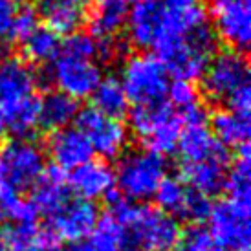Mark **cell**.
Instances as JSON below:
<instances>
[{"label":"cell","instance_id":"obj_1","mask_svg":"<svg viewBox=\"0 0 251 251\" xmlns=\"http://www.w3.org/2000/svg\"><path fill=\"white\" fill-rule=\"evenodd\" d=\"M106 213L118 224L121 251H173L180 242V222L151 205H136L118 191L105 196Z\"/></svg>","mask_w":251,"mask_h":251},{"label":"cell","instance_id":"obj_2","mask_svg":"<svg viewBox=\"0 0 251 251\" xmlns=\"http://www.w3.org/2000/svg\"><path fill=\"white\" fill-rule=\"evenodd\" d=\"M156 59L160 61L169 75L176 81H193L200 79L209 61L215 55L216 35L209 24L193 29L183 35L163 33L154 42Z\"/></svg>","mask_w":251,"mask_h":251},{"label":"cell","instance_id":"obj_3","mask_svg":"<svg viewBox=\"0 0 251 251\" xmlns=\"http://www.w3.org/2000/svg\"><path fill=\"white\" fill-rule=\"evenodd\" d=\"M167 163L163 156L149 151H130L119 156L114 176L118 193L130 202H145L152 198L160 181L165 178Z\"/></svg>","mask_w":251,"mask_h":251},{"label":"cell","instance_id":"obj_4","mask_svg":"<svg viewBox=\"0 0 251 251\" xmlns=\"http://www.w3.org/2000/svg\"><path fill=\"white\" fill-rule=\"evenodd\" d=\"M130 128L143 145V151L158 156L176 152L181 121L167 101L158 105L134 106L130 112Z\"/></svg>","mask_w":251,"mask_h":251},{"label":"cell","instance_id":"obj_5","mask_svg":"<svg viewBox=\"0 0 251 251\" xmlns=\"http://www.w3.org/2000/svg\"><path fill=\"white\" fill-rule=\"evenodd\" d=\"M119 81L128 103H134V106H149L167 99L171 75L154 55L134 53L126 57Z\"/></svg>","mask_w":251,"mask_h":251},{"label":"cell","instance_id":"obj_6","mask_svg":"<svg viewBox=\"0 0 251 251\" xmlns=\"http://www.w3.org/2000/svg\"><path fill=\"white\" fill-rule=\"evenodd\" d=\"M200 92L213 105H227L240 90L250 88L251 70L246 53L224 50L213 55L202 74Z\"/></svg>","mask_w":251,"mask_h":251},{"label":"cell","instance_id":"obj_7","mask_svg":"<svg viewBox=\"0 0 251 251\" xmlns=\"http://www.w3.org/2000/svg\"><path fill=\"white\" fill-rule=\"evenodd\" d=\"M4 183L19 193L29 191L46 169V154L31 140H11L0 147Z\"/></svg>","mask_w":251,"mask_h":251},{"label":"cell","instance_id":"obj_8","mask_svg":"<svg viewBox=\"0 0 251 251\" xmlns=\"http://www.w3.org/2000/svg\"><path fill=\"white\" fill-rule=\"evenodd\" d=\"M51 83L59 92H63L72 99L90 98L94 90L101 83V66L96 59L86 55H79L68 50H59L57 57L51 64Z\"/></svg>","mask_w":251,"mask_h":251},{"label":"cell","instance_id":"obj_9","mask_svg":"<svg viewBox=\"0 0 251 251\" xmlns=\"http://www.w3.org/2000/svg\"><path fill=\"white\" fill-rule=\"evenodd\" d=\"M77 130L88 140L92 151L101 156V160H116L126 151L130 134L123 121L103 116L96 108H83L75 118Z\"/></svg>","mask_w":251,"mask_h":251},{"label":"cell","instance_id":"obj_10","mask_svg":"<svg viewBox=\"0 0 251 251\" xmlns=\"http://www.w3.org/2000/svg\"><path fill=\"white\" fill-rule=\"evenodd\" d=\"M46 218V231L57 244H77L90 237V233L96 229L99 222V209L90 200L68 198L55 213H51Z\"/></svg>","mask_w":251,"mask_h":251},{"label":"cell","instance_id":"obj_11","mask_svg":"<svg viewBox=\"0 0 251 251\" xmlns=\"http://www.w3.org/2000/svg\"><path fill=\"white\" fill-rule=\"evenodd\" d=\"M215 22L216 39L227 50L246 53L251 41V6L250 0H207Z\"/></svg>","mask_w":251,"mask_h":251},{"label":"cell","instance_id":"obj_12","mask_svg":"<svg viewBox=\"0 0 251 251\" xmlns=\"http://www.w3.org/2000/svg\"><path fill=\"white\" fill-rule=\"evenodd\" d=\"M250 211L231 200L213 205L209 215V233L224 251H250Z\"/></svg>","mask_w":251,"mask_h":251},{"label":"cell","instance_id":"obj_13","mask_svg":"<svg viewBox=\"0 0 251 251\" xmlns=\"http://www.w3.org/2000/svg\"><path fill=\"white\" fill-rule=\"evenodd\" d=\"M229 151L220 145V149L207 160L198 161V163H183L180 180L187 187L195 189V191L211 198V196L224 191L226 176H227V171H229Z\"/></svg>","mask_w":251,"mask_h":251},{"label":"cell","instance_id":"obj_14","mask_svg":"<svg viewBox=\"0 0 251 251\" xmlns=\"http://www.w3.org/2000/svg\"><path fill=\"white\" fill-rule=\"evenodd\" d=\"M92 0H37V15L57 35H74L86 24Z\"/></svg>","mask_w":251,"mask_h":251},{"label":"cell","instance_id":"obj_15","mask_svg":"<svg viewBox=\"0 0 251 251\" xmlns=\"http://www.w3.org/2000/svg\"><path fill=\"white\" fill-rule=\"evenodd\" d=\"M66 181L77 198L94 202L114 191L116 176L114 169L105 160H90L70 171V175H66Z\"/></svg>","mask_w":251,"mask_h":251},{"label":"cell","instance_id":"obj_16","mask_svg":"<svg viewBox=\"0 0 251 251\" xmlns=\"http://www.w3.org/2000/svg\"><path fill=\"white\" fill-rule=\"evenodd\" d=\"M46 149H48L50 158L55 163L53 167L61 171H74L79 165L90 161L94 156L88 140L75 126H66V128L51 132Z\"/></svg>","mask_w":251,"mask_h":251},{"label":"cell","instance_id":"obj_17","mask_svg":"<svg viewBox=\"0 0 251 251\" xmlns=\"http://www.w3.org/2000/svg\"><path fill=\"white\" fill-rule=\"evenodd\" d=\"M209 24L207 9L200 0H163L161 2V33L183 35Z\"/></svg>","mask_w":251,"mask_h":251},{"label":"cell","instance_id":"obj_18","mask_svg":"<svg viewBox=\"0 0 251 251\" xmlns=\"http://www.w3.org/2000/svg\"><path fill=\"white\" fill-rule=\"evenodd\" d=\"M31 66L19 57H6L0 63V108L15 105L35 94Z\"/></svg>","mask_w":251,"mask_h":251},{"label":"cell","instance_id":"obj_19","mask_svg":"<svg viewBox=\"0 0 251 251\" xmlns=\"http://www.w3.org/2000/svg\"><path fill=\"white\" fill-rule=\"evenodd\" d=\"M126 42L136 48H152L161 33V2L134 4L126 19Z\"/></svg>","mask_w":251,"mask_h":251},{"label":"cell","instance_id":"obj_20","mask_svg":"<svg viewBox=\"0 0 251 251\" xmlns=\"http://www.w3.org/2000/svg\"><path fill=\"white\" fill-rule=\"evenodd\" d=\"M128 0H92L88 11V29L96 41L121 35L128 19Z\"/></svg>","mask_w":251,"mask_h":251},{"label":"cell","instance_id":"obj_21","mask_svg":"<svg viewBox=\"0 0 251 251\" xmlns=\"http://www.w3.org/2000/svg\"><path fill=\"white\" fill-rule=\"evenodd\" d=\"M70 198V187L66 181L64 171L57 167L44 169L42 176L31 187V203L35 205L37 213L50 216L55 213L66 200Z\"/></svg>","mask_w":251,"mask_h":251},{"label":"cell","instance_id":"obj_22","mask_svg":"<svg viewBox=\"0 0 251 251\" xmlns=\"http://www.w3.org/2000/svg\"><path fill=\"white\" fill-rule=\"evenodd\" d=\"M209 123L215 140L226 149L229 147L238 149L250 143V114H238L229 108H220L211 116Z\"/></svg>","mask_w":251,"mask_h":251},{"label":"cell","instance_id":"obj_23","mask_svg":"<svg viewBox=\"0 0 251 251\" xmlns=\"http://www.w3.org/2000/svg\"><path fill=\"white\" fill-rule=\"evenodd\" d=\"M220 149V143L215 140L209 123L203 125H181L176 151L183 163H198L211 158Z\"/></svg>","mask_w":251,"mask_h":251},{"label":"cell","instance_id":"obj_24","mask_svg":"<svg viewBox=\"0 0 251 251\" xmlns=\"http://www.w3.org/2000/svg\"><path fill=\"white\" fill-rule=\"evenodd\" d=\"M77 114H79V101L59 90L48 92L41 99L39 126L48 132H55L70 126L72 121L77 118Z\"/></svg>","mask_w":251,"mask_h":251},{"label":"cell","instance_id":"obj_25","mask_svg":"<svg viewBox=\"0 0 251 251\" xmlns=\"http://www.w3.org/2000/svg\"><path fill=\"white\" fill-rule=\"evenodd\" d=\"M251 154L250 143L237 149V160L229 167L226 176L224 191L227 193V200L240 207L251 209Z\"/></svg>","mask_w":251,"mask_h":251},{"label":"cell","instance_id":"obj_26","mask_svg":"<svg viewBox=\"0 0 251 251\" xmlns=\"http://www.w3.org/2000/svg\"><path fill=\"white\" fill-rule=\"evenodd\" d=\"M39 110H41V98L33 94L22 99L19 103L2 108L6 128L17 136V140H29L31 134L39 128Z\"/></svg>","mask_w":251,"mask_h":251},{"label":"cell","instance_id":"obj_27","mask_svg":"<svg viewBox=\"0 0 251 251\" xmlns=\"http://www.w3.org/2000/svg\"><path fill=\"white\" fill-rule=\"evenodd\" d=\"M90 98L92 105H94L92 108L101 112L103 116H108V118L118 119V121L128 116L130 103L126 99V94L118 77L108 75L105 79H101V83L98 84V88L94 90Z\"/></svg>","mask_w":251,"mask_h":251},{"label":"cell","instance_id":"obj_28","mask_svg":"<svg viewBox=\"0 0 251 251\" xmlns=\"http://www.w3.org/2000/svg\"><path fill=\"white\" fill-rule=\"evenodd\" d=\"M21 48L22 61L26 64L46 66V64L53 63V59L59 53L61 37L46 26H39L31 35H28L21 42Z\"/></svg>","mask_w":251,"mask_h":251},{"label":"cell","instance_id":"obj_29","mask_svg":"<svg viewBox=\"0 0 251 251\" xmlns=\"http://www.w3.org/2000/svg\"><path fill=\"white\" fill-rule=\"evenodd\" d=\"M63 251H121L118 224L108 215L99 216V222L90 237Z\"/></svg>","mask_w":251,"mask_h":251},{"label":"cell","instance_id":"obj_30","mask_svg":"<svg viewBox=\"0 0 251 251\" xmlns=\"http://www.w3.org/2000/svg\"><path fill=\"white\" fill-rule=\"evenodd\" d=\"M0 215L7 218L9 222H37L35 205L31 200L24 198L22 193L15 191L6 183H2L0 187Z\"/></svg>","mask_w":251,"mask_h":251},{"label":"cell","instance_id":"obj_31","mask_svg":"<svg viewBox=\"0 0 251 251\" xmlns=\"http://www.w3.org/2000/svg\"><path fill=\"white\" fill-rule=\"evenodd\" d=\"M185 195H187V185L178 176H165L154 193V200L158 203V209L178 218Z\"/></svg>","mask_w":251,"mask_h":251},{"label":"cell","instance_id":"obj_32","mask_svg":"<svg viewBox=\"0 0 251 251\" xmlns=\"http://www.w3.org/2000/svg\"><path fill=\"white\" fill-rule=\"evenodd\" d=\"M0 235L9 251H28L39 242L41 227L37 222H11L2 227Z\"/></svg>","mask_w":251,"mask_h":251},{"label":"cell","instance_id":"obj_33","mask_svg":"<svg viewBox=\"0 0 251 251\" xmlns=\"http://www.w3.org/2000/svg\"><path fill=\"white\" fill-rule=\"evenodd\" d=\"M211 209H213V203H211L209 196L187 187V195H185V200H183V205H181L178 218L185 220V222H191L193 226H200V224L209 218Z\"/></svg>","mask_w":251,"mask_h":251},{"label":"cell","instance_id":"obj_34","mask_svg":"<svg viewBox=\"0 0 251 251\" xmlns=\"http://www.w3.org/2000/svg\"><path fill=\"white\" fill-rule=\"evenodd\" d=\"M178 251H224L216 242L207 227L191 226L185 233H181L180 242L176 246Z\"/></svg>","mask_w":251,"mask_h":251},{"label":"cell","instance_id":"obj_35","mask_svg":"<svg viewBox=\"0 0 251 251\" xmlns=\"http://www.w3.org/2000/svg\"><path fill=\"white\" fill-rule=\"evenodd\" d=\"M167 98L169 105L175 108L176 114H180V112L200 103V92L189 81H175V83L169 84Z\"/></svg>","mask_w":251,"mask_h":251},{"label":"cell","instance_id":"obj_36","mask_svg":"<svg viewBox=\"0 0 251 251\" xmlns=\"http://www.w3.org/2000/svg\"><path fill=\"white\" fill-rule=\"evenodd\" d=\"M37 28H39V15H37L35 7L31 4H19L13 26H11V33H9V41L21 44Z\"/></svg>","mask_w":251,"mask_h":251},{"label":"cell","instance_id":"obj_37","mask_svg":"<svg viewBox=\"0 0 251 251\" xmlns=\"http://www.w3.org/2000/svg\"><path fill=\"white\" fill-rule=\"evenodd\" d=\"M17 9H19V0H0V46L9 41Z\"/></svg>","mask_w":251,"mask_h":251},{"label":"cell","instance_id":"obj_38","mask_svg":"<svg viewBox=\"0 0 251 251\" xmlns=\"http://www.w3.org/2000/svg\"><path fill=\"white\" fill-rule=\"evenodd\" d=\"M6 134V121H4V114H2V108H0V141Z\"/></svg>","mask_w":251,"mask_h":251},{"label":"cell","instance_id":"obj_39","mask_svg":"<svg viewBox=\"0 0 251 251\" xmlns=\"http://www.w3.org/2000/svg\"><path fill=\"white\" fill-rule=\"evenodd\" d=\"M134 4H143V2H154V0H130Z\"/></svg>","mask_w":251,"mask_h":251},{"label":"cell","instance_id":"obj_40","mask_svg":"<svg viewBox=\"0 0 251 251\" xmlns=\"http://www.w3.org/2000/svg\"><path fill=\"white\" fill-rule=\"evenodd\" d=\"M2 183H4V175H2V167H0V187H2Z\"/></svg>","mask_w":251,"mask_h":251},{"label":"cell","instance_id":"obj_41","mask_svg":"<svg viewBox=\"0 0 251 251\" xmlns=\"http://www.w3.org/2000/svg\"><path fill=\"white\" fill-rule=\"evenodd\" d=\"M2 227H4V216L0 215V231H2Z\"/></svg>","mask_w":251,"mask_h":251},{"label":"cell","instance_id":"obj_42","mask_svg":"<svg viewBox=\"0 0 251 251\" xmlns=\"http://www.w3.org/2000/svg\"><path fill=\"white\" fill-rule=\"evenodd\" d=\"M0 251H9V250H7L6 246H4V244H2V242H0Z\"/></svg>","mask_w":251,"mask_h":251},{"label":"cell","instance_id":"obj_43","mask_svg":"<svg viewBox=\"0 0 251 251\" xmlns=\"http://www.w3.org/2000/svg\"><path fill=\"white\" fill-rule=\"evenodd\" d=\"M55 251H63V250H61V248H57V250Z\"/></svg>","mask_w":251,"mask_h":251}]
</instances>
